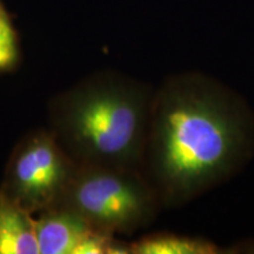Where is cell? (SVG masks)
I'll return each mask as SVG.
<instances>
[{
    "instance_id": "cell-2",
    "label": "cell",
    "mask_w": 254,
    "mask_h": 254,
    "mask_svg": "<svg viewBox=\"0 0 254 254\" xmlns=\"http://www.w3.org/2000/svg\"><path fill=\"white\" fill-rule=\"evenodd\" d=\"M152 100L142 82L98 73L53 100L50 132L77 165L142 173Z\"/></svg>"
},
{
    "instance_id": "cell-8",
    "label": "cell",
    "mask_w": 254,
    "mask_h": 254,
    "mask_svg": "<svg viewBox=\"0 0 254 254\" xmlns=\"http://www.w3.org/2000/svg\"><path fill=\"white\" fill-rule=\"evenodd\" d=\"M18 46L15 32L8 15L0 5V71L11 68L17 63Z\"/></svg>"
},
{
    "instance_id": "cell-7",
    "label": "cell",
    "mask_w": 254,
    "mask_h": 254,
    "mask_svg": "<svg viewBox=\"0 0 254 254\" xmlns=\"http://www.w3.org/2000/svg\"><path fill=\"white\" fill-rule=\"evenodd\" d=\"M132 254H219L220 247L204 238L155 233L142 237L129 245Z\"/></svg>"
},
{
    "instance_id": "cell-5",
    "label": "cell",
    "mask_w": 254,
    "mask_h": 254,
    "mask_svg": "<svg viewBox=\"0 0 254 254\" xmlns=\"http://www.w3.org/2000/svg\"><path fill=\"white\" fill-rule=\"evenodd\" d=\"M93 230L86 221L67 208L56 207L41 212L36 220L40 254H74L77 246Z\"/></svg>"
},
{
    "instance_id": "cell-1",
    "label": "cell",
    "mask_w": 254,
    "mask_h": 254,
    "mask_svg": "<svg viewBox=\"0 0 254 254\" xmlns=\"http://www.w3.org/2000/svg\"><path fill=\"white\" fill-rule=\"evenodd\" d=\"M253 154L254 114L222 82L184 72L153 93L142 174L165 207L226 182Z\"/></svg>"
},
{
    "instance_id": "cell-3",
    "label": "cell",
    "mask_w": 254,
    "mask_h": 254,
    "mask_svg": "<svg viewBox=\"0 0 254 254\" xmlns=\"http://www.w3.org/2000/svg\"><path fill=\"white\" fill-rule=\"evenodd\" d=\"M57 206L74 212L93 230L116 236L150 225L163 205L141 172L78 165Z\"/></svg>"
},
{
    "instance_id": "cell-6",
    "label": "cell",
    "mask_w": 254,
    "mask_h": 254,
    "mask_svg": "<svg viewBox=\"0 0 254 254\" xmlns=\"http://www.w3.org/2000/svg\"><path fill=\"white\" fill-rule=\"evenodd\" d=\"M0 254H40L36 220L0 190Z\"/></svg>"
},
{
    "instance_id": "cell-4",
    "label": "cell",
    "mask_w": 254,
    "mask_h": 254,
    "mask_svg": "<svg viewBox=\"0 0 254 254\" xmlns=\"http://www.w3.org/2000/svg\"><path fill=\"white\" fill-rule=\"evenodd\" d=\"M78 165L50 131L21 139L6 167L0 190L31 214L58 205Z\"/></svg>"
},
{
    "instance_id": "cell-9",
    "label": "cell",
    "mask_w": 254,
    "mask_h": 254,
    "mask_svg": "<svg viewBox=\"0 0 254 254\" xmlns=\"http://www.w3.org/2000/svg\"><path fill=\"white\" fill-rule=\"evenodd\" d=\"M225 253H245V254H254V240L241 241L231 249L225 250Z\"/></svg>"
}]
</instances>
